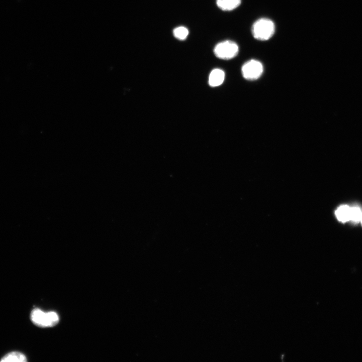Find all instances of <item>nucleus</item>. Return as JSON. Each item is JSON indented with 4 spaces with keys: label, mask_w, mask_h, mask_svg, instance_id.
<instances>
[{
    "label": "nucleus",
    "mask_w": 362,
    "mask_h": 362,
    "mask_svg": "<svg viewBox=\"0 0 362 362\" xmlns=\"http://www.w3.org/2000/svg\"><path fill=\"white\" fill-rule=\"evenodd\" d=\"M238 45L233 41L226 40L218 43L214 49L216 56L222 59H230L238 54Z\"/></svg>",
    "instance_id": "7ed1b4c3"
},
{
    "label": "nucleus",
    "mask_w": 362,
    "mask_h": 362,
    "mask_svg": "<svg viewBox=\"0 0 362 362\" xmlns=\"http://www.w3.org/2000/svg\"><path fill=\"white\" fill-rule=\"evenodd\" d=\"M3 362H26L27 358L22 353L18 351H12L4 355L1 359Z\"/></svg>",
    "instance_id": "6e6552de"
},
{
    "label": "nucleus",
    "mask_w": 362,
    "mask_h": 362,
    "mask_svg": "<svg viewBox=\"0 0 362 362\" xmlns=\"http://www.w3.org/2000/svg\"><path fill=\"white\" fill-rule=\"evenodd\" d=\"M30 318L34 324L42 327L53 326L59 321V316L56 312H45L37 308L32 311Z\"/></svg>",
    "instance_id": "f03ea898"
},
{
    "label": "nucleus",
    "mask_w": 362,
    "mask_h": 362,
    "mask_svg": "<svg viewBox=\"0 0 362 362\" xmlns=\"http://www.w3.org/2000/svg\"><path fill=\"white\" fill-rule=\"evenodd\" d=\"M225 78L224 72L220 69H214L210 73L209 77V84L210 86L216 87L221 85Z\"/></svg>",
    "instance_id": "39448f33"
},
{
    "label": "nucleus",
    "mask_w": 362,
    "mask_h": 362,
    "mask_svg": "<svg viewBox=\"0 0 362 362\" xmlns=\"http://www.w3.org/2000/svg\"><path fill=\"white\" fill-rule=\"evenodd\" d=\"M188 29L184 26H179L175 28L173 31L174 36L180 40H185L189 35Z\"/></svg>",
    "instance_id": "9d476101"
},
{
    "label": "nucleus",
    "mask_w": 362,
    "mask_h": 362,
    "mask_svg": "<svg viewBox=\"0 0 362 362\" xmlns=\"http://www.w3.org/2000/svg\"><path fill=\"white\" fill-rule=\"evenodd\" d=\"M360 222L361 223V225H362V216H361V220H360Z\"/></svg>",
    "instance_id": "9b49d317"
},
{
    "label": "nucleus",
    "mask_w": 362,
    "mask_h": 362,
    "mask_svg": "<svg viewBox=\"0 0 362 362\" xmlns=\"http://www.w3.org/2000/svg\"><path fill=\"white\" fill-rule=\"evenodd\" d=\"M362 216V209L358 205L350 207L349 221L353 224L360 222Z\"/></svg>",
    "instance_id": "1a4fd4ad"
},
{
    "label": "nucleus",
    "mask_w": 362,
    "mask_h": 362,
    "mask_svg": "<svg viewBox=\"0 0 362 362\" xmlns=\"http://www.w3.org/2000/svg\"><path fill=\"white\" fill-rule=\"evenodd\" d=\"M275 26L274 22L267 18L256 20L251 28V32L254 38L265 41L270 39L274 35Z\"/></svg>",
    "instance_id": "f257e3e1"
},
{
    "label": "nucleus",
    "mask_w": 362,
    "mask_h": 362,
    "mask_svg": "<svg viewBox=\"0 0 362 362\" xmlns=\"http://www.w3.org/2000/svg\"><path fill=\"white\" fill-rule=\"evenodd\" d=\"M350 210V206L347 205L339 206L335 211V215L337 219L342 223L349 221Z\"/></svg>",
    "instance_id": "423d86ee"
},
{
    "label": "nucleus",
    "mask_w": 362,
    "mask_h": 362,
    "mask_svg": "<svg viewBox=\"0 0 362 362\" xmlns=\"http://www.w3.org/2000/svg\"><path fill=\"white\" fill-rule=\"evenodd\" d=\"M241 0H216L217 6L225 11H232L237 8Z\"/></svg>",
    "instance_id": "0eeeda50"
},
{
    "label": "nucleus",
    "mask_w": 362,
    "mask_h": 362,
    "mask_svg": "<svg viewBox=\"0 0 362 362\" xmlns=\"http://www.w3.org/2000/svg\"><path fill=\"white\" fill-rule=\"evenodd\" d=\"M262 72V64L259 61L254 59L247 61L242 67L243 76L247 80L257 79Z\"/></svg>",
    "instance_id": "20e7f679"
}]
</instances>
